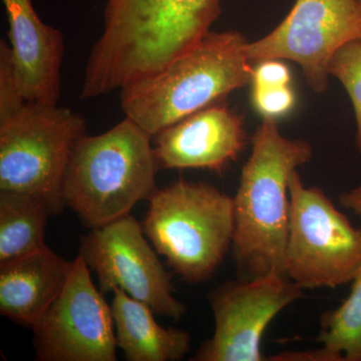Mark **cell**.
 <instances>
[{
  "label": "cell",
  "mask_w": 361,
  "mask_h": 361,
  "mask_svg": "<svg viewBox=\"0 0 361 361\" xmlns=\"http://www.w3.org/2000/svg\"><path fill=\"white\" fill-rule=\"evenodd\" d=\"M304 140L284 137L277 121L263 118L252 137L234 200L233 256L242 278L284 274L290 218V178L312 159Z\"/></svg>",
  "instance_id": "obj_2"
},
{
  "label": "cell",
  "mask_w": 361,
  "mask_h": 361,
  "mask_svg": "<svg viewBox=\"0 0 361 361\" xmlns=\"http://www.w3.org/2000/svg\"><path fill=\"white\" fill-rule=\"evenodd\" d=\"M358 1H360V4H361V0H358Z\"/></svg>",
  "instance_id": "obj_24"
},
{
  "label": "cell",
  "mask_w": 361,
  "mask_h": 361,
  "mask_svg": "<svg viewBox=\"0 0 361 361\" xmlns=\"http://www.w3.org/2000/svg\"><path fill=\"white\" fill-rule=\"evenodd\" d=\"M248 42L238 32L207 33L158 73L121 90V106L152 137L252 84Z\"/></svg>",
  "instance_id": "obj_3"
},
{
  "label": "cell",
  "mask_w": 361,
  "mask_h": 361,
  "mask_svg": "<svg viewBox=\"0 0 361 361\" xmlns=\"http://www.w3.org/2000/svg\"><path fill=\"white\" fill-rule=\"evenodd\" d=\"M85 130V118L70 109L26 103L0 123V192L32 195L61 213L66 168Z\"/></svg>",
  "instance_id": "obj_6"
},
{
  "label": "cell",
  "mask_w": 361,
  "mask_h": 361,
  "mask_svg": "<svg viewBox=\"0 0 361 361\" xmlns=\"http://www.w3.org/2000/svg\"><path fill=\"white\" fill-rule=\"evenodd\" d=\"M339 202L344 208L361 218V185L341 194Z\"/></svg>",
  "instance_id": "obj_23"
},
{
  "label": "cell",
  "mask_w": 361,
  "mask_h": 361,
  "mask_svg": "<svg viewBox=\"0 0 361 361\" xmlns=\"http://www.w3.org/2000/svg\"><path fill=\"white\" fill-rule=\"evenodd\" d=\"M303 296V288L278 272L216 287L208 295L215 322L213 336L191 360H266L261 346L266 329Z\"/></svg>",
  "instance_id": "obj_9"
},
{
  "label": "cell",
  "mask_w": 361,
  "mask_h": 361,
  "mask_svg": "<svg viewBox=\"0 0 361 361\" xmlns=\"http://www.w3.org/2000/svg\"><path fill=\"white\" fill-rule=\"evenodd\" d=\"M289 190L285 276L303 289L350 283L361 265V230L320 188L305 186L298 171L291 176Z\"/></svg>",
  "instance_id": "obj_7"
},
{
  "label": "cell",
  "mask_w": 361,
  "mask_h": 361,
  "mask_svg": "<svg viewBox=\"0 0 361 361\" xmlns=\"http://www.w3.org/2000/svg\"><path fill=\"white\" fill-rule=\"evenodd\" d=\"M341 306L322 316L319 341L343 361H361V265Z\"/></svg>",
  "instance_id": "obj_17"
},
{
  "label": "cell",
  "mask_w": 361,
  "mask_h": 361,
  "mask_svg": "<svg viewBox=\"0 0 361 361\" xmlns=\"http://www.w3.org/2000/svg\"><path fill=\"white\" fill-rule=\"evenodd\" d=\"M27 103L14 66L11 45L0 42V123L13 118Z\"/></svg>",
  "instance_id": "obj_19"
},
{
  "label": "cell",
  "mask_w": 361,
  "mask_h": 361,
  "mask_svg": "<svg viewBox=\"0 0 361 361\" xmlns=\"http://www.w3.org/2000/svg\"><path fill=\"white\" fill-rule=\"evenodd\" d=\"M296 103L295 92L290 85L258 87L252 90V104L263 118L278 120L293 110Z\"/></svg>",
  "instance_id": "obj_20"
},
{
  "label": "cell",
  "mask_w": 361,
  "mask_h": 361,
  "mask_svg": "<svg viewBox=\"0 0 361 361\" xmlns=\"http://www.w3.org/2000/svg\"><path fill=\"white\" fill-rule=\"evenodd\" d=\"M270 361H343V358L329 348L288 350L270 356Z\"/></svg>",
  "instance_id": "obj_22"
},
{
  "label": "cell",
  "mask_w": 361,
  "mask_h": 361,
  "mask_svg": "<svg viewBox=\"0 0 361 361\" xmlns=\"http://www.w3.org/2000/svg\"><path fill=\"white\" fill-rule=\"evenodd\" d=\"M152 135L126 116L101 135L85 134L71 153L63 200L87 227H102L130 214L156 191L159 169Z\"/></svg>",
  "instance_id": "obj_4"
},
{
  "label": "cell",
  "mask_w": 361,
  "mask_h": 361,
  "mask_svg": "<svg viewBox=\"0 0 361 361\" xmlns=\"http://www.w3.org/2000/svg\"><path fill=\"white\" fill-rule=\"evenodd\" d=\"M49 204L32 195L0 192V264L47 248Z\"/></svg>",
  "instance_id": "obj_16"
},
{
  "label": "cell",
  "mask_w": 361,
  "mask_h": 361,
  "mask_svg": "<svg viewBox=\"0 0 361 361\" xmlns=\"http://www.w3.org/2000/svg\"><path fill=\"white\" fill-rule=\"evenodd\" d=\"M9 25L11 54L27 103L58 104L61 97L63 33L45 25L32 0H1Z\"/></svg>",
  "instance_id": "obj_13"
},
{
  "label": "cell",
  "mask_w": 361,
  "mask_h": 361,
  "mask_svg": "<svg viewBox=\"0 0 361 361\" xmlns=\"http://www.w3.org/2000/svg\"><path fill=\"white\" fill-rule=\"evenodd\" d=\"M130 214L82 237L80 255L96 273L103 293L120 288L156 314L178 320L187 308L173 294L170 273Z\"/></svg>",
  "instance_id": "obj_10"
},
{
  "label": "cell",
  "mask_w": 361,
  "mask_h": 361,
  "mask_svg": "<svg viewBox=\"0 0 361 361\" xmlns=\"http://www.w3.org/2000/svg\"><path fill=\"white\" fill-rule=\"evenodd\" d=\"M149 201L142 225L154 249L188 283L210 279L232 248L233 197L206 183L179 180L157 189Z\"/></svg>",
  "instance_id": "obj_5"
},
{
  "label": "cell",
  "mask_w": 361,
  "mask_h": 361,
  "mask_svg": "<svg viewBox=\"0 0 361 361\" xmlns=\"http://www.w3.org/2000/svg\"><path fill=\"white\" fill-rule=\"evenodd\" d=\"M221 0H106L82 90L97 97L158 73L210 32Z\"/></svg>",
  "instance_id": "obj_1"
},
{
  "label": "cell",
  "mask_w": 361,
  "mask_h": 361,
  "mask_svg": "<svg viewBox=\"0 0 361 361\" xmlns=\"http://www.w3.org/2000/svg\"><path fill=\"white\" fill-rule=\"evenodd\" d=\"M291 73L280 59H265L253 68L252 85L258 87L290 85Z\"/></svg>",
  "instance_id": "obj_21"
},
{
  "label": "cell",
  "mask_w": 361,
  "mask_h": 361,
  "mask_svg": "<svg viewBox=\"0 0 361 361\" xmlns=\"http://www.w3.org/2000/svg\"><path fill=\"white\" fill-rule=\"evenodd\" d=\"M348 92L356 121V146L361 152V40L344 45L337 51L329 68Z\"/></svg>",
  "instance_id": "obj_18"
},
{
  "label": "cell",
  "mask_w": 361,
  "mask_h": 361,
  "mask_svg": "<svg viewBox=\"0 0 361 361\" xmlns=\"http://www.w3.org/2000/svg\"><path fill=\"white\" fill-rule=\"evenodd\" d=\"M103 294L78 254L63 292L32 329L37 360L116 361L115 323Z\"/></svg>",
  "instance_id": "obj_11"
},
{
  "label": "cell",
  "mask_w": 361,
  "mask_h": 361,
  "mask_svg": "<svg viewBox=\"0 0 361 361\" xmlns=\"http://www.w3.org/2000/svg\"><path fill=\"white\" fill-rule=\"evenodd\" d=\"M111 302L116 345L129 361H177L191 348V336L185 330L161 326L147 304L113 290Z\"/></svg>",
  "instance_id": "obj_15"
},
{
  "label": "cell",
  "mask_w": 361,
  "mask_h": 361,
  "mask_svg": "<svg viewBox=\"0 0 361 361\" xmlns=\"http://www.w3.org/2000/svg\"><path fill=\"white\" fill-rule=\"evenodd\" d=\"M73 261L47 248L0 264V313L35 329L65 288Z\"/></svg>",
  "instance_id": "obj_14"
},
{
  "label": "cell",
  "mask_w": 361,
  "mask_h": 361,
  "mask_svg": "<svg viewBox=\"0 0 361 361\" xmlns=\"http://www.w3.org/2000/svg\"><path fill=\"white\" fill-rule=\"evenodd\" d=\"M154 137L159 168L203 169L219 174L238 158L247 141L241 116L221 104L197 111Z\"/></svg>",
  "instance_id": "obj_12"
},
{
  "label": "cell",
  "mask_w": 361,
  "mask_h": 361,
  "mask_svg": "<svg viewBox=\"0 0 361 361\" xmlns=\"http://www.w3.org/2000/svg\"><path fill=\"white\" fill-rule=\"evenodd\" d=\"M361 40L358 0H296L275 30L248 42L247 56L259 63L288 59L300 66L306 82L316 92L329 87V68L339 49Z\"/></svg>",
  "instance_id": "obj_8"
}]
</instances>
